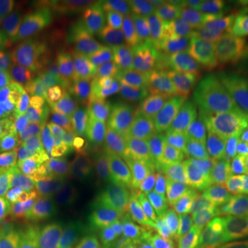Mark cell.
<instances>
[{"label": "cell", "instance_id": "cell-23", "mask_svg": "<svg viewBox=\"0 0 248 248\" xmlns=\"http://www.w3.org/2000/svg\"><path fill=\"white\" fill-rule=\"evenodd\" d=\"M222 97L226 105V123L239 141H248V89Z\"/></svg>", "mask_w": 248, "mask_h": 248}, {"label": "cell", "instance_id": "cell-27", "mask_svg": "<svg viewBox=\"0 0 248 248\" xmlns=\"http://www.w3.org/2000/svg\"><path fill=\"white\" fill-rule=\"evenodd\" d=\"M102 246L109 248H143L142 234L125 228L104 223Z\"/></svg>", "mask_w": 248, "mask_h": 248}, {"label": "cell", "instance_id": "cell-36", "mask_svg": "<svg viewBox=\"0 0 248 248\" xmlns=\"http://www.w3.org/2000/svg\"><path fill=\"white\" fill-rule=\"evenodd\" d=\"M231 156L237 160L240 166H244L248 169V141L237 142V145L232 151Z\"/></svg>", "mask_w": 248, "mask_h": 248}, {"label": "cell", "instance_id": "cell-39", "mask_svg": "<svg viewBox=\"0 0 248 248\" xmlns=\"http://www.w3.org/2000/svg\"><path fill=\"white\" fill-rule=\"evenodd\" d=\"M239 185L240 189L243 190V193L248 197V169L247 167H244V166H240Z\"/></svg>", "mask_w": 248, "mask_h": 248}, {"label": "cell", "instance_id": "cell-34", "mask_svg": "<svg viewBox=\"0 0 248 248\" xmlns=\"http://www.w3.org/2000/svg\"><path fill=\"white\" fill-rule=\"evenodd\" d=\"M21 93V90L13 83V80L10 79L9 75L6 73L1 61H0V101H4L6 98L11 95H17Z\"/></svg>", "mask_w": 248, "mask_h": 248}, {"label": "cell", "instance_id": "cell-14", "mask_svg": "<svg viewBox=\"0 0 248 248\" xmlns=\"http://www.w3.org/2000/svg\"><path fill=\"white\" fill-rule=\"evenodd\" d=\"M48 177L62 192H79L89 196L95 203V177L91 174L79 152L65 157L50 172Z\"/></svg>", "mask_w": 248, "mask_h": 248}, {"label": "cell", "instance_id": "cell-12", "mask_svg": "<svg viewBox=\"0 0 248 248\" xmlns=\"http://www.w3.org/2000/svg\"><path fill=\"white\" fill-rule=\"evenodd\" d=\"M196 71L217 94L226 95L248 89V68L243 58H229L213 51L196 66Z\"/></svg>", "mask_w": 248, "mask_h": 248}, {"label": "cell", "instance_id": "cell-41", "mask_svg": "<svg viewBox=\"0 0 248 248\" xmlns=\"http://www.w3.org/2000/svg\"><path fill=\"white\" fill-rule=\"evenodd\" d=\"M55 248H80V247H72V246H57Z\"/></svg>", "mask_w": 248, "mask_h": 248}, {"label": "cell", "instance_id": "cell-9", "mask_svg": "<svg viewBox=\"0 0 248 248\" xmlns=\"http://www.w3.org/2000/svg\"><path fill=\"white\" fill-rule=\"evenodd\" d=\"M104 223L125 228L143 234L153 221L155 207L141 192L138 185L127 179L123 195L110 205H97Z\"/></svg>", "mask_w": 248, "mask_h": 248}, {"label": "cell", "instance_id": "cell-42", "mask_svg": "<svg viewBox=\"0 0 248 248\" xmlns=\"http://www.w3.org/2000/svg\"><path fill=\"white\" fill-rule=\"evenodd\" d=\"M94 248H109V247H105V246H102V244H101V246H98V247H94Z\"/></svg>", "mask_w": 248, "mask_h": 248}, {"label": "cell", "instance_id": "cell-29", "mask_svg": "<svg viewBox=\"0 0 248 248\" xmlns=\"http://www.w3.org/2000/svg\"><path fill=\"white\" fill-rule=\"evenodd\" d=\"M93 200L79 192H65L60 196V213L68 217H80L91 208Z\"/></svg>", "mask_w": 248, "mask_h": 248}, {"label": "cell", "instance_id": "cell-25", "mask_svg": "<svg viewBox=\"0 0 248 248\" xmlns=\"http://www.w3.org/2000/svg\"><path fill=\"white\" fill-rule=\"evenodd\" d=\"M25 128L22 108L0 101V141H16Z\"/></svg>", "mask_w": 248, "mask_h": 248}, {"label": "cell", "instance_id": "cell-21", "mask_svg": "<svg viewBox=\"0 0 248 248\" xmlns=\"http://www.w3.org/2000/svg\"><path fill=\"white\" fill-rule=\"evenodd\" d=\"M178 237L175 211L157 214L142 234L143 248H175Z\"/></svg>", "mask_w": 248, "mask_h": 248}, {"label": "cell", "instance_id": "cell-7", "mask_svg": "<svg viewBox=\"0 0 248 248\" xmlns=\"http://www.w3.org/2000/svg\"><path fill=\"white\" fill-rule=\"evenodd\" d=\"M152 157L185 159L190 155L193 134L179 122L174 110L149 104L145 108Z\"/></svg>", "mask_w": 248, "mask_h": 248}, {"label": "cell", "instance_id": "cell-33", "mask_svg": "<svg viewBox=\"0 0 248 248\" xmlns=\"http://www.w3.org/2000/svg\"><path fill=\"white\" fill-rule=\"evenodd\" d=\"M57 239L55 234L50 229L40 232L39 234H36L33 237H29L27 248H55L57 247Z\"/></svg>", "mask_w": 248, "mask_h": 248}, {"label": "cell", "instance_id": "cell-28", "mask_svg": "<svg viewBox=\"0 0 248 248\" xmlns=\"http://www.w3.org/2000/svg\"><path fill=\"white\" fill-rule=\"evenodd\" d=\"M24 163L17 141H0V179L16 172Z\"/></svg>", "mask_w": 248, "mask_h": 248}, {"label": "cell", "instance_id": "cell-15", "mask_svg": "<svg viewBox=\"0 0 248 248\" xmlns=\"http://www.w3.org/2000/svg\"><path fill=\"white\" fill-rule=\"evenodd\" d=\"M97 211L91 207L87 213L80 217H68L58 213L51 225L58 246L91 248V243L98 229Z\"/></svg>", "mask_w": 248, "mask_h": 248}, {"label": "cell", "instance_id": "cell-31", "mask_svg": "<svg viewBox=\"0 0 248 248\" xmlns=\"http://www.w3.org/2000/svg\"><path fill=\"white\" fill-rule=\"evenodd\" d=\"M228 157H229V155L214 153V155L193 157V160H195L196 170L203 177H219L223 169H225V166H226Z\"/></svg>", "mask_w": 248, "mask_h": 248}, {"label": "cell", "instance_id": "cell-19", "mask_svg": "<svg viewBox=\"0 0 248 248\" xmlns=\"http://www.w3.org/2000/svg\"><path fill=\"white\" fill-rule=\"evenodd\" d=\"M58 213H60V195L50 179L43 186L40 196L32 210L29 222L25 228L28 236L33 237L40 232L50 229Z\"/></svg>", "mask_w": 248, "mask_h": 248}, {"label": "cell", "instance_id": "cell-10", "mask_svg": "<svg viewBox=\"0 0 248 248\" xmlns=\"http://www.w3.org/2000/svg\"><path fill=\"white\" fill-rule=\"evenodd\" d=\"M174 211L178 234L204 244L217 239L223 217L217 203L205 199H189L179 202Z\"/></svg>", "mask_w": 248, "mask_h": 248}, {"label": "cell", "instance_id": "cell-4", "mask_svg": "<svg viewBox=\"0 0 248 248\" xmlns=\"http://www.w3.org/2000/svg\"><path fill=\"white\" fill-rule=\"evenodd\" d=\"M161 42L182 69L196 68L210 54L211 33L202 1L190 3L171 18Z\"/></svg>", "mask_w": 248, "mask_h": 248}, {"label": "cell", "instance_id": "cell-40", "mask_svg": "<svg viewBox=\"0 0 248 248\" xmlns=\"http://www.w3.org/2000/svg\"><path fill=\"white\" fill-rule=\"evenodd\" d=\"M244 61L247 63L248 68V36H247V43H246V50H244Z\"/></svg>", "mask_w": 248, "mask_h": 248}, {"label": "cell", "instance_id": "cell-1", "mask_svg": "<svg viewBox=\"0 0 248 248\" xmlns=\"http://www.w3.org/2000/svg\"><path fill=\"white\" fill-rule=\"evenodd\" d=\"M95 104L91 84L58 76L40 84L21 108L27 127L71 145L84 140L94 128Z\"/></svg>", "mask_w": 248, "mask_h": 248}, {"label": "cell", "instance_id": "cell-24", "mask_svg": "<svg viewBox=\"0 0 248 248\" xmlns=\"http://www.w3.org/2000/svg\"><path fill=\"white\" fill-rule=\"evenodd\" d=\"M28 10L27 0H0V48L13 32L22 27Z\"/></svg>", "mask_w": 248, "mask_h": 248}, {"label": "cell", "instance_id": "cell-8", "mask_svg": "<svg viewBox=\"0 0 248 248\" xmlns=\"http://www.w3.org/2000/svg\"><path fill=\"white\" fill-rule=\"evenodd\" d=\"M185 159L152 157L137 175L138 187H142L155 203L174 211L182 186Z\"/></svg>", "mask_w": 248, "mask_h": 248}, {"label": "cell", "instance_id": "cell-22", "mask_svg": "<svg viewBox=\"0 0 248 248\" xmlns=\"http://www.w3.org/2000/svg\"><path fill=\"white\" fill-rule=\"evenodd\" d=\"M248 33L228 24H214L213 39L215 51L223 57L229 58H241L244 55Z\"/></svg>", "mask_w": 248, "mask_h": 248}, {"label": "cell", "instance_id": "cell-37", "mask_svg": "<svg viewBox=\"0 0 248 248\" xmlns=\"http://www.w3.org/2000/svg\"><path fill=\"white\" fill-rule=\"evenodd\" d=\"M175 248H211V247H210V244H204V243H200V241L187 239V237H185V236L178 234Z\"/></svg>", "mask_w": 248, "mask_h": 248}, {"label": "cell", "instance_id": "cell-18", "mask_svg": "<svg viewBox=\"0 0 248 248\" xmlns=\"http://www.w3.org/2000/svg\"><path fill=\"white\" fill-rule=\"evenodd\" d=\"M215 248H248V207L236 205L222 217Z\"/></svg>", "mask_w": 248, "mask_h": 248}, {"label": "cell", "instance_id": "cell-16", "mask_svg": "<svg viewBox=\"0 0 248 248\" xmlns=\"http://www.w3.org/2000/svg\"><path fill=\"white\" fill-rule=\"evenodd\" d=\"M179 122L192 134L214 124L226 122V105L221 94L207 93L202 99L189 107L174 110Z\"/></svg>", "mask_w": 248, "mask_h": 248}, {"label": "cell", "instance_id": "cell-11", "mask_svg": "<svg viewBox=\"0 0 248 248\" xmlns=\"http://www.w3.org/2000/svg\"><path fill=\"white\" fill-rule=\"evenodd\" d=\"M112 124L122 151L128 159L140 166L152 159L148 123L145 113L140 108L131 104H120L115 109Z\"/></svg>", "mask_w": 248, "mask_h": 248}, {"label": "cell", "instance_id": "cell-35", "mask_svg": "<svg viewBox=\"0 0 248 248\" xmlns=\"http://www.w3.org/2000/svg\"><path fill=\"white\" fill-rule=\"evenodd\" d=\"M29 236L25 234H10L0 239V248H27Z\"/></svg>", "mask_w": 248, "mask_h": 248}, {"label": "cell", "instance_id": "cell-30", "mask_svg": "<svg viewBox=\"0 0 248 248\" xmlns=\"http://www.w3.org/2000/svg\"><path fill=\"white\" fill-rule=\"evenodd\" d=\"M90 143L95 145L98 148L104 149V151L110 152V153H115L117 156H123L127 157L122 151V146H120V142L117 138V134L115 131V127L113 124L109 123L107 125H102L97 130V133L94 134V137L91 138Z\"/></svg>", "mask_w": 248, "mask_h": 248}, {"label": "cell", "instance_id": "cell-38", "mask_svg": "<svg viewBox=\"0 0 248 248\" xmlns=\"http://www.w3.org/2000/svg\"><path fill=\"white\" fill-rule=\"evenodd\" d=\"M14 233H17V231L10 225V222L4 218V215L0 213V239L4 236L14 234Z\"/></svg>", "mask_w": 248, "mask_h": 248}, {"label": "cell", "instance_id": "cell-20", "mask_svg": "<svg viewBox=\"0 0 248 248\" xmlns=\"http://www.w3.org/2000/svg\"><path fill=\"white\" fill-rule=\"evenodd\" d=\"M203 13L211 24H228L248 33L247 0H214L202 1Z\"/></svg>", "mask_w": 248, "mask_h": 248}, {"label": "cell", "instance_id": "cell-2", "mask_svg": "<svg viewBox=\"0 0 248 248\" xmlns=\"http://www.w3.org/2000/svg\"><path fill=\"white\" fill-rule=\"evenodd\" d=\"M105 40V29L97 14H84L46 36L28 86L58 78L97 51Z\"/></svg>", "mask_w": 248, "mask_h": 248}, {"label": "cell", "instance_id": "cell-5", "mask_svg": "<svg viewBox=\"0 0 248 248\" xmlns=\"http://www.w3.org/2000/svg\"><path fill=\"white\" fill-rule=\"evenodd\" d=\"M190 3L181 0H128L99 1L94 9L119 27L143 28L169 22Z\"/></svg>", "mask_w": 248, "mask_h": 248}, {"label": "cell", "instance_id": "cell-6", "mask_svg": "<svg viewBox=\"0 0 248 248\" xmlns=\"http://www.w3.org/2000/svg\"><path fill=\"white\" fill-rule=\"evenodd\" d=\"M45 40L43 28L37 24H25L13 32L0 48L1 65L21 91L28 86Z\"/></svg>", "mask_w": 248, "mask_h": 248}, {"label": "cell", "instance_id": "cell-13", "mask_svg": "<svg viewBox=\"0 0 248 248\" xmlns=\"http://www.w3.org/2000/svg\"><path fill=\"white\" fill-rule=\"evenodd\" d=\"M24 160L48 172L65 159V143L54 135L27 127L17 140Z\"/></svg>", "mask_w": 248, "mask_h": 248}, {"label": "cell", "instance_id": "cell-32", "mask_svg": "<svg viewBox=\"0 0 248 248\" xmlns=\"http://www.w3.org/2000/svg\"><path fill=\"white\" fill-rule=\"evenodd\" d=\"M22 184H24V177H22L21 167L16 172L1 178L0 179V205H6V204L16 202L19 196Z\"/></svg>", "mask_w": 248, "mask_h": 248}, {"label": "cell", "instance_id": "cell-17", "mask_svg": "<svg viewBox=\"0 0 248 248\" xmlns=\"http://www.w3.org/2000/svg\"><path fill=\"white\" fill-rule=\"evenodd\" d=\"M237 142L239 138L226 122L214 124L193 134V143L189 156L200 157L214 153L231 155Z\"/></svg>", "mask_w": 248, "mask_h": 248}, {"label": "cell", "instance_id": "cell-3", "mask_svg": "<svg viewBox=\"0 0 248 248\" xmlns=\"http://www.w3.org/2000/svg\"><path fill=\"white\" fill-rule=\"evenodd\" d=\"M135 83L146 89L151 104L170 110L189 107L207 94L172 60L161 40L142 51L135 69Z\"/></svg>", "mask_w": 248, "mask_h": 248}, {"label": "cell", "instance_id": "cell-26", "mask_svg": "<svg viewBox=\"0 0 248 248\" xmlns=\"http://www.w3.org/2000/svg\"><path fill=\"white\" fill-rule=\"evenodd\" d=\"M127 178L122 172H108L95 181V205H110L123 195Z\"/></svg>", "mask_w": 248, "mask_h": 248}]
</instances>
